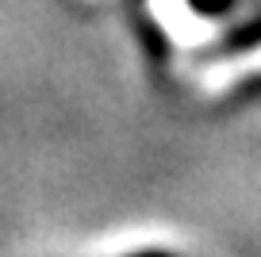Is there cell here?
<instances>
[{
	"mask_svg": "<svg viewBox=\"0 0 261 257\" xmlns=\"http://www.w3.org/2000/svg\"><path fill=\"white\" fill-rule=\"evenodd\" d=\"M154 16L162 19L165 31H169L173 39H180V42H196V39H204V27H200L192 16H188L185 0H154Z\"/></svg>",
	"mask_w": 261,
	"mask_h": 257,
	"instance_id": "cell-1",
	"label": "cell"
},
{
	"mask_svg": "<svg viewBox=\"0 0 261 257\" xmlns=\"http://www.w3.org/2000/svg\"><path fill=\"white\" fill-rule=\"evenodd\" d=\"M246 69H261V46L250 50V54H242L238 62H230L227 69H219L215 77H234V73H246Z\"/></svg>",
	"mask_w": 261,
	"mask_h": 257,
	"instance_id": "cell-2",
	"label": "cell"
}]
</instances>
